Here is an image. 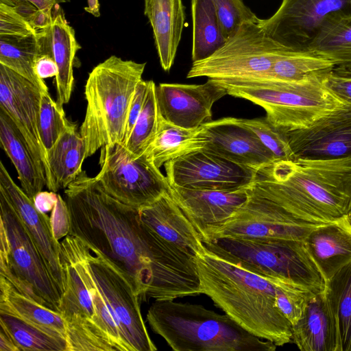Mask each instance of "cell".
Listing matches in <instances>:
<instances>
[{
    "mask_svg": "<svg viewBox=\"0 0 351 351\" xmlns=\"http://www.w3.org/2000/svg\"><path fill=\"white\" fill-rule=\"evenodd\" d=\"M69 234L95 247L128 276L141 302L202 294L195 256L162 239L138 209L113 198L82 171L64 191Z\"/></svg>",
    "mask_w": 351,
    "mask_h": 351,
    "instance_id": "1",
    "label": "cell"
},
{
    "mask_svg": "<svg viewBox=\"0 0 351 351\" xmlns=\"http://www.w3.org/2000/svg\"><path fill=\"white\" fill-rule=\"evenodd\" d=\"M311 223L351 216V156L278 160L256 171L247 188Z\"/></svg>",
    "mask_w": 351,
    "mask_h": 351,
    "instance_id": "2",
    "label": "cell"
},
{
    "mask_svg": "<svg viewBox=\"0 0 351 351\" xmlns=\"http://www.w3.org/2000/svg\"><path fill=\"white\" fill-rule=\"evenodd\" d=\"M202 293L249 332L282 346L292 342V324L276 304L277 285L208 250L195 256ZM284 283V282H283Z\"/></svg>",
    "mask_w": 351,
    "mask_h": 351,
    "instance_id": "3",
    "label": "cell"
},
{
    "mask_svg": "<svg viewBox=\"0 0 351 351\" xmlns=\"http://www.w3.org/2000/svg\"><path fill=\"white\" fill-rule=\"evenodd\" d=\"M146 317L152 330L175 351H274L277 347L226 314L199 304L155 300Z\"/></svg>",
    "mask_w": 351,
    "mask_h": 351,
    "instance_id": "4",
    "label": "cell"
},
{
    "mask_svg": "<svg viewBox=\"0 0 351 351\" xmlns=\"http://www.w3.org/2000/svg\"><path fill=\"white\" fill-rule=\"evenodd\" d=\"M145 65L113 55L90 72L84 86L86 113L79 130L86 158L103 147L123 144L130 104Z\"/></svg>",
    "mask_w": 351,
    "mask_h": 351,
    "instance_id": "5",
    "label": "cell"
},
{
    "mask_svg": "<svg viewBox=\"0 0 351 351\" xmlns=\"http://www.w3.org/2000/svg\"><path fill=\"white\" fill-rule=\"evenodd\" d=\"M215 254L273 282H282L317 294L326 282L304 241L231 237L203 241Z\"/></svg>",
    "mask_w": 351,
    "mask_h": 351,
    "instance_id": "6",
    "label": "cell"
},
{
    "mask_svg": "<svg viewBox=\"0 0 351 351\" xmlns=\"http://www.w3.org/2000/svg\"><path fill=\"white\" fill-rule=\"evenodd\" d=\"M218 82L226 88L228 95L262 107L266 112L265 118L285 131L306 128L343 104L324 87L322 80L303 82Z\"/></svg>",
    "mask_w": 351,
    "mask_h": 351,
    "instance_id": "7",
    "label": "cell"
},
{
    "mask_svg": "<svg viewBox=\"0 0 351 351\" xmlns=\"http://www.w3.org/2000/svg\"><path fill=\"white\" fill-rule=\"evenodd\" d=\"M61 249L85 267L117 323L128 351H155L143 320L139 298L125 272L95 247L68 234Z\"/></svg>",
    "mask_w": 351,
    "mask_h": 351,
    "instance_id": "8",
    "label": "cell"
},
{
    "mask_svg": "<svg viewBox=\"0 0 351 351\" xmlns=\"http://www.w3.org/2000/svg\"><path fill=\"white\" fill-rule=\"evenodd\" d=\"M0 243V275L23 295L59 312L61 292L17 215L1 196Z\"/></svg>",
    "mask_w": 351,
    "mask_h": 351,
    "instance_id": "9",
    "label": "cell"
},
{
    "mask_svg": "<svg viewBox=\"0 0 351 351\" xmlns=\"http://www.w3.org/2000/svg\"><path fill=\"white\" fill-rule=\"evenodd\" d=\"M284 51L267 35L258 19L243 23L232 37L208 58L193 62L186 77H206L232 82H261Z\"/></svg>",
    "mask_w": 351,
    "mask_h": 351,
    "instance_id": "10",
    "label": "cell"
},
{
    "mask_svg": "<svg viewBox=\"0 0 351 351\" xmlns=\"http://www.w3.org/2000/svg\"><path fill=\"white\" fill-rule=\"evenodd\" d=\"M101 169L95 178L104 191L140 209L169 191L166 176L143 154L134 158L122 144L101 148Z\"/></svg>",
    "mask_w": 351,
    "mask_h": 351,
    "instance_id": "11",
    "label": "cell"
},
{
    "mask_svg": "<svg viewBox=\"0 0 351 351\" xmlns=\"http://www.w3.org/2000/svg\"><path fill=\"white\" fill-rule=\"evenodd\" d=\"M343 18H351V0H282L277 11L260 19V23L283 49L308 52L328 23Z\"/></svg>",
    "mask_w": 351,
    "mask_h": 351,
    "instance_id": "12",
    "label": "cell"
},
{
    "mask_svg": "<svg viewBox=\"0 0 351 351\" xmlns=\"http://www.w3.org/2000/svg\"><path fill=\"white\" fill-rule=\"evenodd\" d=\"M247 191L246 202L204 240L231 237L304 241L312 230L321 225L302 221L276 203L247 189Z\"/></svg>",
    "mask_w": 351,
    "mask_h": 351,
    "instance_id": "13",
    "label": "cell"
},
{
    "mask_svg": "<svg viewBox=\"0 0 351 351\" xmlns=\"http://www.w3.org/2000/svg\"><path fill=\"white\" fill-rule=\"evenodd\" d=\"M43 92L38 86L0 64V110L12 120L23 137L34 160L46 178V186L56 193L47 152L38 132Z\"/></svg>",
    "mask_w": 351,
    "mask_h": 351,
    "instance_id": "14",
    "label": "cell"
},
{
    "mask_svg": "<svg viewBox=\"0 0 351 351\" xmlns=\"http://www.w3.org/2000/svg\"><path fill=\"white\" fill-rule=\"evenodd\" d=\"M164 166L170 185L191 189H247L256 175V170L233 162L204 147L169 160Z\"/></svg>",
    "mask_w": 351,
    "mask_h": 351,
    "instance_id": "15",
    "label": "cell"
},
{
    "mask_svg": "<svg viewBox=\"0 0 351 351\" xmlns=\"http://www.w3.org/2000/svg\"><path fill=\"white\" fill-rule=\"evenodd\" d=\"M64 287L59 312L66 329V351H116L103 331L90 292L74 266L61 256Z\"/></svg>",
    "mask_w": 351,
    "mask_h": 351,
    "instance_id": "16",
    "label": "cell"
},
{
    "mask_svg": "<svg viewBox=\"0 0 351 351\" xmlns=\"http://www.w3.org/2000/svg\"><path fill=\"white\" fill-rule=\"evenodd\" d=\"M226 95V88L213 79L202 84L156 86L159 114L167 122L186 129L197 128L211 121L213 104Z\"/></svg>",
    "mask_w": 351,
    "mask_h": 351,
    "instance_id": "17",
    "label": "cell"
},
{
    "mask_svg": "<svg viewBox=\"0 0 351 351\" xmlns=\"http://www.w3.org/2000/svg\"><path fill=\"white\" fill-rule=\"evenodd\" d=\"M0 196L17 215L62 294L64 278L61 263V245L53 234L50 217L36 207L34 202L13 180L2 161H0Z\"/></svg>",
    "mask_w": 351,
    "mask_h": 351,
    "instance_id": "18",
    "label": "cell"
},
{
    "mask_svg": "<svg viewBox=\"0 0 351 351\" xmlns=\"http://www.w3.org/2000/svg\"><path fill=\"white\" fill-rule=\"evenodd\" d=\"M295 158L336 159L351 156V105L343 104L310 126L287 131Z\"/></svg>",
    "mask_w": 351,
    "mask_h": 351,
    "instance_id": "19",
    "label": "cell"
},
{
    "mask_svg": "<svg viewBox=\"0 0 351 351\" xmlns=\"http://www.w3.org/2000/svg\"><path fill=\"white\" fill-rule=\"evenodd\" d=\"M204 148L256 171L276 161L274 154L238 119L226 117L202 125Z\"/></svg>",
    "mask_w": 351,
    "mask_h": 351,
    "instance_id": "20",
    "label": "cell"
},
{
    "mask_svg": "<svg viewBox=\"0 0 351 351\" xmlns=\"http://www.w3.org/2000/svg\"><path fill=\"white\" fill-rule=\"evenodd\" d=\"M171 196L202 237L223 225L246 202L247 189H191L170 185Z\"/></svg>",
    "mask_w": 351,
    "mask_h": 351,
    "instance_id": "21",
    "label": "cell"
},
{
    "mask_svg": "<svg viewBox=\"0 0 351 351\" xmlns=\"http://www.w3.org/2000/svg\"><path fill=\"white\" fill-rule=\"evenodd\" d=\"M141 221L162 239L195 256L205 250L202 237L169 191L138 209Z\"/></svg>",
    "mask_w": 351,
    "mask_h": 351,
    "instance_id": "22",
    "label": "cell"
},
{
    "mask_svg": "<svg viewBox=\"0 0 351 351\" xmlns=\"http://www.w3.org/2000/svg\"><path fill=\"white\" fill-rule=\"evenodd\" d=\"M325 282L351 263V216L321 224L304 241Z\"/></svg>",
    "mask_w": 351,
    "mask_h": 351,
    "instance_id": "23",
    "label": "cell"
},
{
    "mask_svg": "<svg viewBox=\"0 0 351 351\" xmlns=\"http://www.w3.org/2000/svg\"><path fill=\"white\" fill-rule=\"evenodd\" d=\"M43 51L53 58L58 74L56 77L57 103L63 106L71 97L73 86V62L76 52L80 48L74 29L65 19L62 9L57 4L49 25L41 36Z\"/></svg>",
    "mask_w": 351,
    "mask_h": 351,
    "instance_id": "24",
    "label": "cell"
},
{
    "mask_svg": "<svg viewBox=\"0 0 351 351\" xmlns=\"http://www.w3.org/2000/svg\"><path fill=\"white\" fill-rule=\"evenodd\" d=\"M144 14L153 30L160 63L165 71L171 68L185 23L182 0H144Z\"/></svg>",
    "mask_w": 351,
    "mask_h": 351,
    "instance_id": "25",
    "label": "cell"
},
{
    "mask_svg": "<svg viewBox=\"0 0 351 351\" xmlns=\"http://www.w3.org/2000/svg\"><path fill=\"white\" fill-rule=\"evenodd\" d=\"M292 342L301 351H337L336 324L324 291L310 298L302 317L292 326Z\"/></svg>",
    "mask_w": 351,
    "mask_h": 351,
    "instance_id": "26",
    "label": "cell"
},
{
    "mask_svg": "<svg viewBox=\"0 0 351 351\" xmlns=\"http://www.w3.org/2000/svg\"><path fill=\"white\" fill-rule=\"evenodd\" d=\"M0 314L12 316L49 335L66 340V324L61 314L23 295L1 276Z\"/></svg>",
    "mask_w": 351,
    "mask_h": 351,
    "instance_id": "27",
    "label": "cell"
},
{
    "mask_svg": "<svg viewBox=\"0 0 351 351\" xmlns=\"http://www.w3.org/2000/svg\"><path fill=\"white\" fill-rule=\"evenodd\" d=\"M0 143L14 165L21 189L34 201L46 186V178L35 160L18 128L11 118L0 110Z\"/></svg>",
    "mask_w": 351,
    "mask_h": 351,
    "instance_id": "28",
    "label": "cell"
},
{
    "mask_svg": "<svg viewBox=\"0 0 351 351\" xmlns=\"http://www.w3.org/2000/svg\"><path fill=\"white\" fill-rule=\"evenodd\" d=\"M204 145L202 125L194 129L181 128L159 114L157 132L144 154L160 169L167 162L200 149Z\"/></svg>",
    "mask_w": 351,
    "mask_h": 351,
    "instance_id": "29",
    "label": "cell"
},
{
    "mask_svg": "<svg viewBox=\"0 0 351 351\" xmlns=\"http://www.w3.org/2000/svg\"><path fill=\"white\" fill-rule=\"evenodd\" d=\"M85 152V143L77 125L70 121L56 143L47 151L56 192L65 189L83 171Z\"/></svg>",
    "mask_w": 351,
    "mask_h": 351,
    "instance_id": "30",
    "label": "cell"
},
{
    "mask_svg": "<svg viewBox=\"0 0 351 351\" xmlns=\"http://www.w3.org/2000/svg\"><path fill=\"white\" fill-rule=\"evenodd\" d=\"M335 66L331 60L316 53L286 50L276 60L266 78L258 82L324 80Z\"/></svg>",
    "mask_w": 351,
    "mask_h": 351,
    "instance_id": "31",
    "label": "cell"
},
{
    "mask_svg": "<svg viewBox=\"0 0 351 351\" xmlns=\"http://www.w3.org/2000/svg\"><path fill=\"white\" fill-rule=\"evenodd\" d=\"M40 32L28 36L0 35V64L28 80L43 92L48 93L44 80L34 70L35 62L42 53Z\"/></svg>",
    "mask_w": 351,
    "mask_h": 351,
    "instance_id": "32",
    "label": "cell"
},
{
    "mask_svg": "<svg viewBox=\"0 0 351 351\" xmlns=\"http://www.w3.org/2000/svg\"><path fill=\"white\" fill-rule=\"evenodd\" d=\"M193 62L205 59L226 42L213 0H191Z\"/></svg>",
    "mask_w": 351,
    "mask_h": 351,
    "instance_id": "33",
    "label": "cell"
},
{
    "mask_svg": "<svg viewBox=\"0 0 351 351\" xmlns=\"http://www.w3.org/2000/svg\"><path fill=\"white\" fill-rule=\"evenodd\" d=\"M324 292L336 324L337 351H351V263L326 282Z\"/></svg>",
    "mask_w": 351,
    "mask_h": 351,
    "instance_id": "34",
    "label": "cell"
},
{
    "mask_svg": "<svg viewBox=\"0 0 351 351\" xmlns=\"http://www.w3.org/2000/svg\"><path fill=\"white\" fill-rule=\"evenodd\" d=\"M331 60L335 66L351 69V18L328 23L309 51Z\"/></svg>",
    "mask_w": 351,
    "mask_h": 351,
    "instance_id": "35",
    "label": "cell"
},
{
    "mask_svg": "<svg viewBox=\"0 0 351 351\" xmlns=\"http://www.w3.org/2000/svg\"><path fill=\"white\" fill-rule=\"evenodd\" d=\"M0 326L19 351H66L65 339L49 335L12 316L0 314Z\"/></svg>",
    "mask_w": 351,
    "mask_h": 351,
    "instance_id": "36",
    "label": "cell"
},
{
    "mask_svg": "<svg viewBox=\"0 0 351 351\" xmlns=\"http://www.w3.org/2000/svg\"><path fill=\"white\" fill-rule=\"evenodd\" d=\"M156 86L154 81L149 80L143 109L129 138L123 145L134 158L145 152L157 132L159 112L156 97Z\"/></svg>",
    "mask_w": 351,
    "mask_h": 351,
    "instance_id": "37",
    "label": "cell"
},
{
    "mask_svg": "<svg viewBox=\"0 0 351 351\" xmlns=\"http://www.w3.org/2000/svg\"><path fill=\"white\" fill-rule=\"evenodd\" d=\"M69 123L63 106L54 101L49 92L42 93L38 125L40 138L46 152L53 146Z\"/></svg>",
    "mask_w": 351,
    "mask_h": 351,
    "instance_id": "38",
    "label": "cell"
},
{
    "mask_svg": "<svg viewBox=\"0 0 351 351\" xmlns=\"http://www.w3.org/2000/svg\"><path fill=\"white\" fill-rule=\"evenodd\" d=\"M238 121L258 137L274 154L276 161L296 159L289 144L287 131L274 125L266 118L238 119Z\"/></svg>",
    "mask_w": 351,
    "mask_h": 351,
    "instance_id": "39",
    "label": "cell"
},
{
    "mask_svg": "<svg viewBox=\"0 0 351 351\" xmlns=\"http://www.w3.org/2000/svg\"><path fill=\"white\" fill-rule=\"evenodd\" d=\"M222 34L227 41L241 26L258 18L242 0H213Z\"/></svg>",
    "mask_w": 351,
    "mask_h": 351,
    "instance_id": "40",
    "label": "cell"
},
{
    "mask_svg": "<svg viewBox=\"0 0 351 351\" xmlns=\"http://www.w3.org/2000/svg\"><path fill=\"white\" fill-rule=\"evenodd\" d=\"M314 295L311 292L281 282L276 287V304L293 326L301 319L308 300Z\"/></svg>",
    "mask_w": 351,
    "mask_h": 351,
    "instance_id": "41",
    "label": "cell"
},
{
    "mask_svg": "<svg viewBox=\"0 0 351 351\" xmlns=\"http://www.w3.org/2000/svg\"><path fill=\"white\" fill-rule=\"evenodd\" d=\"M42 30L36 29L11 8L0 3V35L28 36L38 34Z\"/></svg>",
    "mask_w": 351,
    "mask_h": 351,
    "instance_id": "42",
    "label": "cell"
},
{
    "mask_svg": "<svg viewBox=\"0 0 351 351\" xmlns=\"http://www.w3.org/2000/svg\"><path fill=\"white\" fill-rule=\"evenodd\" d=\"M323 85L340 101L351 105V69L335 66L323 80Z\"/></svg>",
    "mask_w": 351,
    "mask_h": 351,
    "instance_id": "43",
    "label": "cell"
},
{
    "mask_svg": "<svg viewBox=\"0 0 351 351\" xmlns=\"http://www.w3.org/2000/svg\"><path fill=\"white\" fill-rule=\"evenodd\" d=\"M0 3L11 8L38 30L45 29L50 23L51 17L43 14L28 0H0Z\"/></svg>",
    "mask_w": 351,
    "mask_h": 351,
    "instance_id": "44",
    "label": "cell"
},
{
    "mask_svg": "<svg viewBox=\"0 0 351 351\" xmlns=\"http://www.w3.org/2000/svg\"><path fill=\"white\" fill-rule=\"evenodd\" d=\"M149 80L143 79L137 84L135 92L130 104L125 131L124 145L129 138L137 119L143 109L147 96Z\"/></svg>",
    "mask_w": 351,
    "mask_h": 351,
    "instance_id": "45",
    "label": "cell"
},
{
    "mask_svg": "<svg viewBox=\"0 0 351 351\" xmlns=\"http://www.w3.org/2000/svg\"><path fill=\"white\" fill-rule=\"evenodd\" d=\"M50 221L53 234L57 240L64 239L69 234V209L64 199L60 195H58L57 202L51 211Z\"/></svg>",
    "mask_w": 351,
    "mask_h": 351,
    "instance_id": "46",
    "label": "cell"
},
{
    "mask_svg": "<svg viewBox=\"0 0 351 351\" xmlns=\"http://www.w3.org/2000/svg\"><path fill=\"white\" fill-rule=\"evenodd\" d=\"M34 70L36 75L42 80L56 77L58 74V66L51 54L41 53L37 58Z\"/></svg>",
    "mask_w": 351,
    "mask_h": 351,
    "instance_id": "47",
    "label": "cell"
},
{
    "mask_svg": "<svg viewBox=\"0 0 351 351\" xmlns=\"http://www.w3.org/2000/svg\"><path fill=\"white\" fill-rule=\"evenodd\" d=\"M58 194L53 191H40L34 197V202L36 207L42 213H47L51 211L55 206Z\"/></svg>",
    "mask_w": 351,
    "mask_h": 351,
    "instance_id": "48",
    "label": "cell"
},
{
    "mask_svg": "<svg viewBox=\"0 0 351 351\" xmlns=\"http://www.w3.org/2000/svg\"><path fill=\"white\" fill-rule=\"evenodd\" d=\"M34 5L43 14L48 17L52 16L53 10L58 3L54 0H28Z\"/></svg>",
    "mask_w": 351,
    "mask_h": 351,
    "instance_id": "49",
    "label": "cell"
},
{
    "mask_svg": "<svg viewBox=\"0 0 351 351\" xmlns=\"http://www.w3.org/2000/svg\"><path fill=\"white\" fill-rule=\"evenodd\" d=\"M0 351H19L10 335L2 328L0 330Z\"/></svg>",
    "mask_w": 351,
    "mask_h": 351,
    "instance_id": "50",
    "label": "cell"
},
{
    "mask_svg": "<svg viewBox=\"0 0 351 351\" xmlns=\"http://www.w3.org/2000/svg\"><path fill=\"white\" fill-rule=\"evenodd\" d=\"M88 5L84 8V10L95 17L100 16L99 0H87Z\"/></svg>",
    "mask_w": 351,
    "mask_h": 351,
    "instance_id": "51",
    "label": "cell"
},
{
    "mask_svg": "<svg viewBox=\"0 0 351 351\" xmlns=\"http://www.w3.org/2000/svg\"><path fill=\"white\" fill-rule=\"evenodd\" d=\"M55 1H56L58 3H66V2H69L70 0H54Z\"/></svg>",
    "mask_w": 351,
    "mask_h": 351,
    "instance_id": "52",
    "label": "cell"
}]
</instances>
